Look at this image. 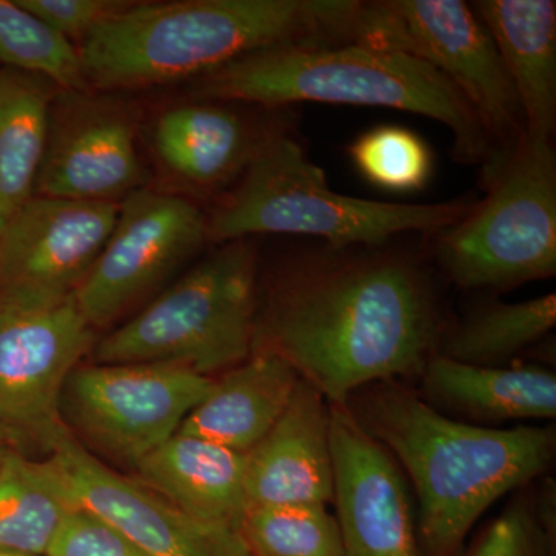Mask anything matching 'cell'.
I'll return each instance as SVG.
<instances>
[{
    "label": "cell",
    "instance_id": "obj_1",
    "mask_svg": "<svg viewBox=\"0 0 556 556\" xmlns=\"http://www.w3.org/2000/svg\"><path fill=\"white\" fill-rule=\"evenodd\" d=\"M442 332L415 260L380 247L321 248L292 260L257 316L254 350L287 358L331 405L420 376Z\"/></svg>",
    "mask_w": 556,
    "mask_h": 556
},
{
    "label": "cell",
    "instance_id": "obj_2",
    "mask_svg": "<svg viewBox=\"0 0 556 556\" xmlns=\"http://www.w3.org/2000/svg\"><path fill=\"white\" fill-rule=\"evenodd\" d=\"M346 405L415 486L422 556H460L497 500L554 464V427L473 426L442 415L396 380L364 388Z\"/></svg>",
    "mask_w": 556,
    "mask_h": 556
},
{
    "label": "cell",
    "instance_id": "obj_3",
    "mask_svg": "<svg viewBox=\"0 0 556 556\" xmlns=\"http://www.w3.org/2000/svg\"><path fill=\"white\" fill-rule=\"evenodd\" d=\"M356 0L131 2L79 43L90 90L197 80L254 51L351 39Z\"/></svg>",
    "mask_w": 556,
    "mask_h": 556
},
{
    "label": "cell",
    "instance_id": "obj_4",
    "mask_svg": "<svg viewBox=\"0 0 556 556\" xmlns=\"http://www.w3.org/2000/svg\"><path fill=\"white\" fill-rule=\"evenodd\" d=\"M193 97L269 109L321 102L416 113L447 127L456 159L482 164L484 178L501 164L477 113L438 70L357 40L254 51L197 79Z\"/></svg>",
    "mask_w": 556,
    "mask_h": 556
},
{
    "label": "cell",
    "instance_id": "obj_5",
    "mask_svg": "<svg viewBox=\"0 0 556 556\" xmlns=\"http://www.w3.org/2000/svg\"><path fill=\"white\" fill-rule=\"evenodd\" d=\"M477 201L383 203L329 188L302 146L269 130L239 181L207 215L208 241L228 243L262 233L318 237L328 247H382L402 233H437L466 217Z\"/></svg>",
    "mask_w": 556,
    "mask_h": 556
},
{
    "label": "cell",
    "instance_id": "obj_6",
    "mask_svg": "<svg viewBox=\"0 0 556 556\" xmlns=\"http://www.w3.org/2000/svg\"><path fill=\"white\" fill-rule=\"evenodd\" d=\"M258 251L223 243L93 348L97 364L177 365L214 379L254 351Z\"/></svg>",
    "mask_w": 556,
    "mask_h": 556
},
{
    "label": "cell",
    "instance_id": "obj_7",
    "mask_svg": "<svg viewBox=\"0 0 556 556\" xmlns=\"http://www.w3.org/2000/svg\"><path fill=\"white\" fill-rule=\"evenodd\" d=\"M466 217L437 233L439 265L457 287L506 289L556 274V155L521 138Z\"/></svg>",
    "mask_w": 556,
    "mask_h": 556
},
{
    "label": "cell",
    "instance_id": "obj_8",
    "mask_svg": "<svg viewBox=\"0 0 556 556\" xmlns=\"http://www.w3.org/2000/svg\"><path fill=\"white\" fill-rule=\"evenodd\" d=\"M351 40L401 51L426 62L463 94L500 153L501 163L525 137L517 93L495 42L471 3L463 0L358 2Z\"/></svg>",
    "mask_w": 556,
    "mask_h": 556
},
{
    "label": "cell",
    "instance_id": "obj_9",
    "mask_svg": "<svg viewBox=\"0 0 556 556\" xmlns=\"http://www.w3.org/2000/svg\"><path fill=\"white\" fill-rule=\"evenodd\" d=\"M212 382L177 365L78 367L62 393V420L91 447L135 470L178 433Z\"/></svg>",
    "mask_w": 556,
    "mask_h": 556
},
{
    "label": "cell",
    "instance_id": "obj_10",
    "mask_svg": "<svg viewBox=\"0 0 556 556\" xmlns=\"http://www.w3.org/2000/svg\"><path fill=\"white\" fill-rule=\"evenodd\" d=\"M97 345V329L70 298L31 303L0 292V427L49 447L67 430L65 383Z\"/></svg>",
    "mask_w": 556,
    "mask_h": 556
},
{
    "label": "cell",
    "instance_id": "obj_11",
    "mask_svg": "<svg viewBox=\"0 0 556 556\" xmlns=\"http://www.w3.org/2000/svg\"><path fill=\"white\" fill-rule=\"evenodd\" d=\"M208 243L207 215L182 195L138 189L119 204L100 257L73 294L100 329L149 295Z\"/></svg>",
    "mask_w": 556,
    "mask_h": 556
},
{
    "label": "cell",
    "instance_id": "obj_12",
    "mask_svg": "<svg viewBox=\"0 0 556 556\" xmlns=\"http://www.w3.org/2000/svg\"><path fill=\"white\" fill-rule=\"evenodd\" d=\"M47 457L70 503L130 540L148 556H252L236 527L207 525L135 479L104 466L65 430Z\"/></svg>",
    "mask_w": 556,
    "mask_h": 556
},
{
    "label": "cell",
    "instance_id": "obj_13",
    "mask_svg": "<svg viewBox=\"0 0 556 556\" xmlns=\"http://www.w3.org/2000/svg\"><path fill=\"white\" fill-rule=\"evenodd\" d=\"M137 118L97 90H56L35 195L116 203L144 188Z\"/></svg>",
    "mask_w": 556,
    "mask_h": 556
},
{
    "label": "cell",
    "instance_id": "obj_14",
    "mask_svg": "<svg viewBox=\"0 0 556 556\" xmlns=\"http://www.w3.org/2000/svg\"><path fill=\"white\" fill-rule=\"evenodd\" d=\"M119 204L33 195L7 219L0 239V292L60 303L100 257Z\"/></svg>",
    "mask_w": 556,
    "mask_h": 556
},
{
    "label": "cell",
    "instance_id": "obj_15",
    "mask_svg": "<svg viewBox=\"0 0 556 556\" xmlns=\"http://www.w3.org/2000/svg\"><path fill=\"white\" fill-rule=\"evenodd\" d=\"M343 556H422L408 482L348 405L329 404Z\"/></svg>",
    "mask_w": 556,
    "mask_h": 556
},
{
    "label": "cell",
    "instance_id": "obj_16",
    "mask_svg": "<svg viewBox=\"0 0 556 556\" xmlns=\"http://www.w3.org/2000/svg\"><path fill=\"white\" fill-rule=\"evenodd\" d=\"M248 506L334 501L331 415L327 399L300 379L288 408L247 453Z\"/></svg>",
    "mask_w": 556,
    "mask_h": 556
},
{
    "label": "cell",
    "instance_id": "obj_17",
    "mask_svg": "<svg viewBox=\"0 0 556 556\" xmlns=\"http://www.w3.org/2000/svg\"><path fill=\"white\" fill-rule=\"evenodd\" d=\"M266 134L230 102L195 100L156 116L152 148L181 188L211 195L239 181Z\"/></svg>",
    "mask_w": 556,
    "mask_h": 556
},
{
    "label": "cell",
    "instance_id": "obj_18",
    "mask_svg": "<svg viewBox=\"0 0 556 556\" xmlns=\"http://www.w3.org/2000/svg\"><path fill=\"white\" fill-rule=\"evenodd\" d=\"M300 379L287 358L254 350L247 361L214 379L178 433L251 452L283 415Z\"/></svg>",
    "mask_w": 556,
    "mask_h": 556
},
{
    "label": "cell",
    "instance_id": "obj_19",
    "mask_svg": "<svg viewBox=\"0 0 556 556\" xmlns=\"http://www.w3.org/2000/svg\"><path fill=\"white\" fill-rule=\"evenodd\" d=\"M139 484L207 525L239 526L248 507L247 453L177 433L135 468Z\"/></svg>",
    "mask_w": 556,
    "mask_h": 556
},
{
    "label": "cell",
    "instance_id": "obj_20",
    "mask_svg": "<svg viewBox=\"0 0 556 556\" xmlns=\"http://www.w3.org/2000/svg\"><path fill=\"white\" fill-rule=\"evenodd\" d=\"M420 379L419 396L430 407L473 426L556 416L555 372L538 365L478 367L433 354Z\"/></svg>",
    "mask_w": 556,
    "mask_h": 556
},
{
    "label": "cell",
    "instance_id": "obj_21",
    "mask_svg": "<svg viewBox=\"0 0 556 556\" xmlns=\"http://www.w3.org/2000/svg\"><path fill=\"white\" fill-rule=\"evenodd\" d=\"M485 25L517 93L527 137L554 138L556 127L555 0H478Z\"/></svg>",
    "mask_w": 556,
    "mask_h": 556
},
{
    "label": "cell",
    "instance_id": "obj_22",
    "mask_svg": "<svg viewBox=\"0 0 556 556\" xmlns=\"http://www.w3.org/2000/svg\"><path fill=\"white\" fill-rule=\"evenodd\" d=\"M56 90L39 76L0 68V204L10 215L35 195Z\"/></svg>",
    "mask_w": 556,
    "mask_h": 556
},
{
    "label": "cell",
    "instance_id": "obj_23",
    "mask_svg": "<svg viewBox=\"0 0 556 556\" xmlns=\"http://www.w3.org/2000/svg\"><path fill=\"white\" fill-rule=\"evenodd\" d=\"M75 510L49 460L11 448L0 463V551L49 556Z\"/></svg>",
    "mask_w": 556,
    "mask_h": 556
},
{
    "label": "cell",
    "instance_id": "obj_24",
    "mask_svg": "<svg viewBox=\"0 0 556 556\" xmlns=\"http://www.w3.org/2000/svg\"><path fill=\"white\" fill-rule=\"evenodd\" d=\"M555 325L554 292L526 302L489 303L442 334L437 354L478 367H504L546 338Z\"/></svg>",
    "mask_w": 556,
    "mask_h": 556
},
{
    "label": "cell",
    "instance_id": "obj_25",
    "mask_svg": "<svg viewBox=\"0 0 556 556\" xmlns=\"http://www.w3.org/2000/svg\"><path fill=\"white\" fill-rule=\"evenodd\" d=\"M0 62L39 76L58 90H90L78 47L17 0H0Z\"/></svg>",
    "mask_w": 556,
    "mask_h": 556
},
{
    "label": "cell",
    "instance_id": "obj_26",
    "mask_svg": "<svg viewBox=\"0 0 556 556\" xmlns=\"http://www.w3.org/2000/svg\"><path fill=\"white\" fill-rule=\"evenodd\" d=\"M237 530L252 556H343L338 519L324 504L248 506Z\"/></svg>",
    "mask_w": 556,
    "mask_h": 556
},
{
    "label": "cell",
    "instance_id": "obj_27",
    "mask_svg": "<svg viewBox=\"0 0 556 556\" xmlns=\"http://www.w3.org/2000/svg\"><path fill=\"white\" fill-rule=\"evenodd\" d=\"M555 495L552 481L522 486L460 556H555Z\"/></svg>",
    "mask_w": 556,
    "mask_h": 556
},
{
    "label": "cell",
    "instance_id": "obj_28",
    "mask_svg": "<svg viewBox=\"0 0 556 556\" xmlns=\"http://www.w3.org/2000/svg\"><path fill=\"white\" fill-rule=\"evenodd\" d=\"M348 155L365 181L390 192H419L433 174V153L407 127L390 124L364 131L348 146Z\"/></svg>",
    "mask_w": 556,
    "mask_h": 556
},
{
    "label": "cell",
    "instance_id": "obj_29",
    "mask_svg": "<svg viewBox=\"0 0 556 556\" xmlns=\"http://www.w3.org/2000/svg\"><path fill=\"white\" fill-rule=\"evenodd\" d=\"M70 42H83L101 24L127 9L126 0H17Z\"/></svg>",
    "mask_w": 556,
    "mask_h": 556
},
{
    "label": "cell",
    "instance_id": "obj_30",
    "mask_svg": "<svg viewBox=\"0 0 556 556\" xmlns=\"http://www.w3.org/2000/svg\"><path fill=\"white\" fill-rule=\"evenodd\" d=\"M49 556H148L104 521L75 510L70 514Z\"/></svg>",
    "mask_w": 556,
    "mask_h": 556
},
{
    "label": "cell",
    "instance_id": "obj_31",
    "mask_svg": "<svg viewBox=\"0 0 556 556\" xmlns=\"http://www.w3.org/2000/svg\"><path fill=\"white\" fill-rule=\"evenodd\" d=\"M17 439L7 431L5 428L0 427V463H2L3 457L7 456V453L10 452L11 448H14L16 445Z\"/></svg>",
    "mask_w": 556,
    "mask_h": 556
},
{
    "label": "cell",
    "instance_id": "obj_32",
    "mask_svg": "<svg viewBox=\"0 0 556 556\" xmlns=\"http://www.w3.org/2000/svg\"><path fill=\"white\" fill-rule=\"evenodd\" d=\"M10 217V212L0 204V239H2L3 229H5L7 219Z\"/></svg>",
    "mask_w": 556,
    "mask_h": 556
},
{
    "label": "cell",
    "instance_id": "obj_33",
    "mask_svg": "<svg viewBox=\"0 0 556 556\" xmlns=\"http://www.w3.org/2000/svg\"><path fill=\"white\" fill-rule=\"evenodd\" d=\"M0 556H30V555L16 554V552L0 551Z\"/></svg>",
    "mask_w": 556,
    "mask_h": 556
}]
</instances>
